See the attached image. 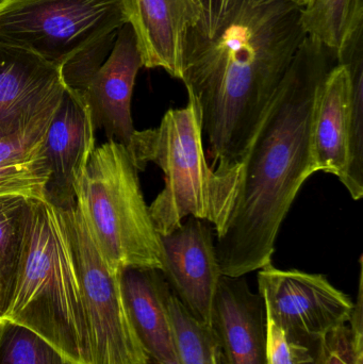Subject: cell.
I'll list each match as a JSON object with an SVG mask.
<instances>
[{"label":"cell","mask_w":363,"mask_h":364,"mask_svg":"<svg viewBox=\"0 0 363 364\" xmlns=\"http://www.w3.org/2000/svg\"><path fill=\"white\" fill-rule=\"evenodd\" d=\"M320 346V344H319ZM293 343L285 331L266 314V364H298L308 360L317 348Z\"/></svg>","instance_id":"d4e9b609"},{"label":"cell","mask_w":363,"mask_h":364,"mask_svg":"<svg viewBox=\"0 0 363 364\" xmlns=\"http://www.w3.org/2000/svg\"><path fill=\"white\" fill-rule=\"evenodd\" d=\"M202 140V111L189 95L185 108L168 110L158 127L136 130L126 147L139 172L151 162L163 172V190L148 207L160 235L189 216L211 223L217 235L232 214L242 166L217 174L207 161Z\"/></svg>","instance_id":"277c9868"},{"label":"cell","mask_w":363,"mask_h":364,"mask_svg":"<svg viewBox=\"0 0 363 364\" xmlns=\"http://www.w3.org/2000/svg\"><path fill=\"white\" fill-rule=\"evenodd\" d=\"M63 210L74 250L90 339L91 364H147L121 290L90 233L76 201Z\"/></svg>","instance_id":"52a82bcc"},{"label":"cell","mask_w":363,"mask_h":364,"mask_svg":"<svg viewBox=\"0 0 363 364\" xmlns=\"http://www.w3.org/2000/svg\"><path fill=\"white\" fill-rule=\"evenodd\" d=\"M4 296H2V288L1 284H0V318H1L2 314H4Z\"/></svg>","instance_id":"f1b7e54d"},{"label":"cell","mask_w":363,"mask_h":364,"mask_svg":"<svg viewBox=\"0 0 363 364\" xmlns=\"http://www.w3.org/2000/svg\"><path fill=\"white\" fill-rule=\"evenodd\" d=\"M128 23L147 68H163L181 80L185 40L197 27L200 12L193 0H124Z\"/></svg>","instance_id":"5bb4252c"},{"label":"cell","mask_w":363,"mask_h":364,"mask_svg":"<svg viewBox=\"0 0 363 364\" xmlns=\"http://www.w3.org/2000/svg\"><path fill=\"white\" fill-rule=\"evenodd\" d=\"M139 171L124 145L96 147L76 188V203L112 271L161 269L160 235L141 188Z\"/></svg>","instance_id":"5b68a950"},{"label":"cell","mask_w":363,"mask_h":364,"mask_svg":"<svg viewBox=\"0 0 363 364\" xmlns=\"http://www.w3.org/2000/svg\"><path fill=\"white\" fill-rule=\"evenodd\" d=\"M65 90L59 68L29 51L0 44V141L53 112Z\"/></svg>","instance_id":"30bf717a"},{"label":"cell","mask_w":363,"mask_h":364,"mask_svg":"<svg viewBox=\"0 0 363 364\" xmlns=\"http://www.w3.org/2000/svg\"><path fill=\"white\" fill-rule=\"evenodd\" d=\"M273 1H288L291 2V4H296V6H300V8H304L307 4H308L309 0H249L251 4H264V2H273Z\"/></svg>","instance_id":"4316f807"},{"label":"cell","mask_w":363,"mask_h":364,"mask_svg":"<svg viewBox=\"0 0 363 364\" xmlns=\"http://www.w3.org/2000/svg\"><path fill=\"white\" fill-rule=\"evenodd\" d=\"M338 63L347 64L352 79V140L349 181L345 186L352 198L363 196V55L362 33L352 43Z\"/></svg>","instance_id":"ac0fdd59"},{"label":"cell","mask_w":363,"mask_h":364,"mask_svg":"<svg viewBox=\"0 0 363 364\" xmlns=\"http://www.w3.org/2000/svg\"><path fill=\"white\" fill-rule=\"evenodd\" d=\"M322 363V348L321 343H320L319 348L315 350V354L308 359V360L303 361V363L298 364H321Z\"/></svg>","instance_id":"83f0119b"},{"label":"cell","mask_w":363,"mask_h":364,"mask_svg":"<svg viewBox=\"0 0 363 364\" xmlns=\"http://www.w3.org/2000/svg\"><path fill=\"white\" fill-rule=\"evenodd\" d=\"M55 110L26 132L0 141V164L23 161L44 154L45 136Z\"/></svg>","instance_id":"603a6c76"},{"label":"cell","mask_w":363,"mask_h":364,"mask_svg":"<svg viewBox=\"0 0 363 364\" xmlns=\"http://www.w3.org/2000/svg\"><path fill=\"white\" fill-rule=\"evenodd\" d=\"M266 314L293 343L315 348L341 325L347 324L354 303L321 274L279 269L272 263L258 273Z\"/></svg>","instance_id":"ba28073f"},{"label":"cell","mask_w":363,"mask_h":364,"mask_svg":"<svg viewBox=\"0 0 363 364\" xmlns=\"http://www.w3.org/2000/svg\"><path fill=\"white\" fill-rule=\"evenodd\" d=\"M0 364H70L40 336L0 318Z\"/></svg>","instance_id":"44dd1931"},{"label":"cell","mask_w":363,"mask_h":364,"mask_svg":"<svg viewBox=\"0 0 363 364\" xmlns=\"http://www.w3.org/2000/svg\"><path fill=\"white\" fill-rule=\"evenodd\" d=\"M161 273L188 311L210 326L211 310L222 274L212 229L189 216L168 235H160Z\"/></svg>","instance_id":"9c48e42d"},{"label":"cell","mask_w":363,"mask_h":364,"mask_svg":"<svg viewBox=\"0 0 363 364\" xmlns=\"http://www.w3.org/2000/svg\"><path fill=\"white\" fill-rule=\"evenodd\" d=\"M300 11L288 1L249 2L212 38L195 27L188 33L181 80L202 111L217 174L241 166L306 38Z\"/></svg>","instance_id":"6da1fadb"},{"label":"cell","mask_w":363,"mask_h":364,"mask_svg":"<svg viewBox=\"0 0 363 364\" xmlns=\"http://www.w3.org/2000/svg\"><path fill=\"white\" fill-rule=\"evenodd\" d=\"M128 23L124 0H0V44L59 68L109 53Z\"/></svg>","instance_id":"8992f818"},{"label":"cell","mask_w":363,"mask_h":364,"mask_svg":"<svg viewBox=\"0 0 363 364\" xmlns=\"http://www.w3.org/2000/svg\"><path fill=\"white\" fill-rule=\"evenodd\" d=\"M210 327L224 364H266V314L259 293L243 277L222 276Z\"/></svg>","instance_id":"4fadbf2b"},{"label":"cell","mask_w":363,"mask_h":364,"mask_svg":"<svg viewBox=\"0 0 363 364\" xmlns=\"http://www.w3.org/2000/svg\"><path fill=\"white\" fill-rule=\"evenodd\" d=\"M142 58L129 23L117 32L104 63L94 73L82 93L91 110L95 129H104L109 141L127 147L136 132L131 100Z\"/></svg>","instance_id":"7c38bea8"},{"label":"cell","mask_w":363,"mask_h":364,"mask_svg":"<svg viewBox=\"0 0 363 364\" xmlns=\"http://www.w3.org/2000/svg\"><path fill=\"white\" fill-rule=\"evenodd\" d=\"M28 199L23 196L0 197V284L4 310L16 276Z\"/></svg>","instance_id":"ffe728a7"},{"label":"cell","mask_w":363,"mask_h":364,"mask_svg":"<svg viewBox=\"0 0 363 364\" xmlns=\"http://www.w3.org/2000/svg\"><path fill=\"white\" fill-rule=\"evenodd\" d=\"M147 364H153V363H147Z\"/></svg>","instance_id":"f546056e"},{"label":"cell","mask_w":363,"mask_h":364,"mask_svg":"<svg viewBox=\"0 0 363 364\" xmlns=\"http://www.w3.org/2000/svg\"><path fill=\"white\" fill-rule=\"evenodd\" d=\"M70 364H75V363H70Z\"/></svg>","instance_id":"4dcf8cb0"},{"label":"cell","mask_w":363,"mask_h":364,"mask_svg":"<svg viewBox=\"0 0 363 364\" xmlns=\"http://www.w3.org/2000/svg\"><path fill=\"white\" fill-rule=\"evenodd\" d=\"M332 55L307 36L269 105L241 161L232 214L217 235L222 276L243 277L272 263L281 224L303 184L315 174L313 111Z\"/></svg>","instance_id":"7a4b0ae2"},{"label":"cell","mask_w":363,"mask_h":364,"mask_svg":"<svg viewBox=\"0 0 363 364\" xmlns=\"http://www.w3.org/2000/svg\"><path fill=\"white\" fill-rule=\"evenodd\" d=\"M48 166L44 154L23 161L0 164V197L46 198Z\"/></svg>","instance_id":"7402d4cb"},{"label":"cell","mask_w":363,"mask_h":364,"mask_svg":"<svg viewBox=\"0 0 363 364\" xmlns=\"http://www.w3.org/2000/svg\"><path fill=\"white\" fill-rule=\"evenodd\" d=\"M46 340L70 363L91 364L74 250L63 210L28 199L14 284L2 318Z\"/></svg>","instance_id":"3957f363"},{"label":"cell","mask_w":363,"mask_h":364,"mask_svg":"<svg viewBox=\"0 0 363 364\" xmlns=\"http://www.w3.org/2000/svg\"><path fill=\"white\" fill-rule=\"evenodd\" d=\"M121 290L134 331L153 364H181L170 314V286L155 269L121 271Z\"/></svg>","instance_id":"2e32d148"},{"label":"cell","mask_w":363,"mask_h":364,"mask_svg":"<svg viewBox=\"0 0 363 364\" xmlns=\"http://www.w3.org/2000/svg\"><path fill=\"white\" fill-rule=\"evenodd\" d=\"M200 9V21L195 27L200 33L212 38L230 19L234 18L249 0H193Z\"/></svg>","instance_id":"484cf974"},{"label":"cell","mask_w":363,"mask_h":364,"mask_svg":"<svg viewBox=\"0 0 363 364\" xmlns=\"http://www.w3.org/2000/svg\"><path fill=\"white\" fill-rule=\"evenodd\" d=\"M321 364H363V335L341 325L321 342Z\"/></svg>","instance_id":"cb8c5ba5"},{"label":"cell","mask_w":363,"mask_h":364,"mask_svg":"<svg viewBox=\"0 0 363 364\" xmlns=\"http://www.w3.org/2000/svg\"><path fill=\"white\" fill-rule=\"evenodd\" d=\"M352 79L347 64L332 66L318 93L311 129V154L315 173L349 181L352 140Z\"/></svg>","instance_id":"9a60e30c"},{"label":"cell","mask_w":363,"mask_h":364,"mask_svg":"<svg viewBox=\"0 0 363 364\" xmlns=\"http://www.w3.org/2000/svg\"><path fill=\"white\" fill-rule=\"evenodd\" d=\"M307 36L340 60L363 27V0H309L300 11Z\"/></svg>","instance_id":"e0dca14e"},{"label":"cell","mask_w":363,"mask_h":364,"mask_svg":"<svg viewBox=\"0 0 363 364\" xmlns=\"http://www.w3.org/2000/svg\"><path fill=\"white\" fill-rule=\"evenodd\" d=\"M170 314L181 364H222L215 333L196 320L172 292Z\"/></svg>","instance_id":"d6986e66"},{"label":"cell","mask_w":363,"mask_h":364,"mask_svg":"<svg viewBox=\"0 0 363 364\" xmlns=\"http://www.w3.org/2000/svg\"><path fill=\"white\" fill-rule=\"evenodd\" d=\"M95 126L82 96L66 89L47 129L44 156L49 170L46 199L65 209L76 201V188L95 151Z\"/></svg>","instance_id":"8fae6325"}]
</instances>
